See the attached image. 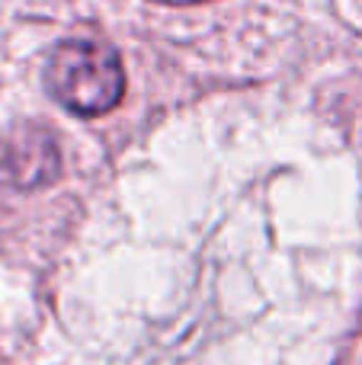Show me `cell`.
<instances>
[{
    "mask_svg": "<svg viewBox=\"0 0 362 365\" xmlns=\"http://www.w3.org/2000/svg\"><path fill=\"white\" fill-rule=\"evenodd\" d=\"M157 4H170V6H186V4H202V0H157Z\"/></svg>",
    "mask_w": 362,
    "mask_h": 365,
    "instance_id": "3957f363",
    "label": "cell"
},
{
    "mask_svg": "<svg viewBox=\"0 0 362 365\" xmlns=\"http://www.w3.org/2000/svg\"><path fill=\"white\" fill-rule=\"evenodd\" d=\"M61 170L58 141L42 122H19L0 138V173L16 189L48 186Z\"/></svg>",
    "mask_w": 362,
    "mask_h": 365,
    "instance_id": "7a4b0ae2",
    "label": "cell"
},
{
    "mask_svg": "<svg viewBox=\"0 0 362 365\" xmlns=\"http://www.w3.org/2000/svg\"><path fill=\"white\" fill-rule=\"evenodd\" d=\"M51 96L74 115H106L125 96V71L113 45L71 38L55 48L45 74Z\"/></svg>",
    "mask_w": 362,
    "mask_h": 365,
    "instance_id": "6da1fadb",
    "label": "cell"
}]
</instances>
